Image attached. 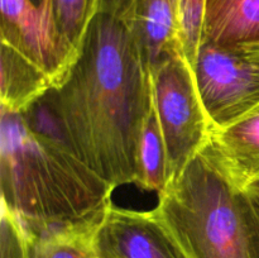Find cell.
I'll return each instance as SVG.
<instances>
[{
  "mask_svg": "<svg viewBox=\"0 0 259 258\" xmlns=\"http://www.w3.org/2000/svg\"><path fill=\"white\" fill-rule=\"evenodd\" d=\"M153 210L184 258H259L244 192L202 149L167 182Z\"/></svg>",
  "mask_w": 259,
  "mask_h": 258,
  "instance_id": "3",
  "label": "cell"
},
{
  "mask_svg": "<svg viewBox=\"0 0 259 258\" xmlns=\"http://www.w3.org/2000/svg\"><path fill=\"white\" fill-rule=\"evenodd\" d=\"M94 258H184L154 210L139 211L111 202L93 242Z\"/></svg>",
  "mask_w": 259,
  "mask_h": 258,
  "instance_id": "7",
  "label": "cell"
},
{
  "mask_svg": "<svg viewBox=\"0 0 259 258\" xmlns=\"http://www.w3.org/2000/svg\"><path fill=\"white\" fill-rule=\"evenodd\" d=\"M32 2L34 3V4L37 5V7H40V8H43V7H48L47 0H32Z\"/></svg>",
  "mask_w": 259,
  "mask_h": 258,
  "instance_id": "19",
  "label": "cell"
},
{
  "mask_svg": "<svg viewBox=\"0 0 259 258\" xmlns=\"http://www.w3.org/2000/svg\"><path fill=\"white\" fill-rule=\"evenodd\" d=\"M0 177L2 202L30 234L98 222L115 190L61 137L34 128L24 114L4 109Z\"/></svg>",
  "mask_w": 259,
  "mask_h": 258,
  "instance_id": "2",
  "label": "cell"
},
{
  "mask_svg": "<svg viewBox=\"0 0 259 258\" xmlns=\"http://www.w3.org/2000/svg\"><path fill=\"white\" fill-rule=\"evenodd\" d=\"M61 35L78 53L100 0H47Z\"/></svg>",
  "mask_w": 259,
  "mask_h": 258,
  "instance_id": "14",
  "label": "cell"
},
{
  "mask_svg": "<svg viewBox=\"0 0 259 258\" xmlns=\"http://www.w3.org/2000/svg\"><path fill=\"white\" fill-rule=\"evenodd\" d=\"M0 38L19 50L60 85L78 53L66 43L48 7L32 0H0Z\"/></svg>",
  "mask_w": 259,
  "mask_h": 258,
  "instance_id": "6",
  "label": "cell"
},
{
  "mask_svg": "<svg viewBox=\"0 0 259 258\" xmlns=\"http://www.w3.org/2000/svg\"><path fill=\"white\" fill-rule=\"evenodd\" d=\"M205 7L206 0H180V40L191 66L201 43Z\"/></svg>",
  "mask_w": 259,
  "mask_h": 258,
  "instance_id": "15",
  "label": "cell"
},
{
  "mask_svg": "<svg viewBox=\"0 0 259 258\" xmlns=\"http://www.w3.org/2000/svg\"><path fill=\"white\" fill-rule=\"evenodd\" d=\"M123 19L136 34L151 68L182 51L180 0H133Z\"/></svg>",
  "mask_w": 259,
  "mask_h": 258,
  "instance_id": "9",
  "label": "cell"
},
{
  "mask_svg": "<svg viewBox=\"0 0 259 258\" xmlns=\"http://www.w3.org/2000/svg\"><path fill=\"white\" fill-rule=\"evenodd\" d=\"M243 192L247 197L248 205H249L250 212H252L253 220H254L255 228H257L259 234V181L249 185Z\"/></svg>",
  "mask_w": 259,
  "mask_h": 258,
  "instance_id": "17",
  "label": "cell"
},
{
  "mask_svg": "<svg viewBox=\"0 0 259 258\" xmlns=\"http://www.w3.org/2000/svg\"><path fill=\"white\" fill-rule=\"evenodd\" d=\"M0 258H27V234L19 218L2 202Z\"/></svg>",
  "mask_w": 259,
  "mask_h": 258,
  "instance_id": "16",
  "label": "cell"
},
{
  "mask_svg": "<svg viewBox=\"0 0 259 258\" xmlns=\"http://www.w3.org/2000/svg\"><path fill=\"white\" fill-rule=\"evenodd\" d=\"M202 152L240 191L259 181V106L224 128L211 129Z\"/></svg>",
  "mask_w": 259,
  "mask_h": 258,
  "instance_id": "8",
  "label": "cell"
},
{
  "mask_svg": "<svg viewBox=\"0 0 259 258\" xmlns=\"http://www.w3.org/2000/svg\"><path fill=\"white\" fill-rule=\"evenodd\" d=\"M40 103L78 158L116 189L134 184L153 104L151 67L128 23L99 5L65 80Z\"/></svg>",
  "mask_w": 259,
  "mask_h": 258,
  "instance_id": "1",
  "label": "cell"
},
{
  "mask_svg": "<svg viewBox=\"0 0 259 258\" xmlns=\"http://www.w3.org/2000/svg\"><path fill=\"white\" fill-rule=\"evenodd\" d=\"M133 0H100V7L106 8L124 18L128 13Z\"/></svg>",
  "mask_w": 259,
  "mask_h": 258,
  "instance_id": "18",
  "label": "cell"
},
{
  "mask_svg": "<svg viewBox=\"0 0 259 258\" xmlns=\"http://www.w3.org/2000/svg\"><path fill=\"white\" fill-rule=\"evenodd\" d=\"M136 182L141 189L156 191L167 185V148L154 104L144 120L137 148Z\"/></svg>",
  "mask_w": 259,
  "mask_h": 258,
  "instance_id": "13",
  "label": "cell"
},
{
  "mask_svg": "<svg viewBox=\"0 0 259 258\" xmlns=\"http://www.w3.org/2000/svg\"><path fill=\"white\" fill-rule=\"evenodd\" d=\"M2 109L24 114L53 88L52 77L28 56L2 40Z\"/></svg>",
  "mask_w": 259,
  "mask_h": 258,
  "instance_id": "10",
  "label": "cell"
},
{
  "mask_svg": "<svg viewBox=\"0 0 259 258\" xmlns=\"http://www.w3.org/2000/svg\"><path fill=\"white\" fill-rule=\"evenodd\" d=\"M101 219L39 234L25 232L27 258H94L93 242Z\"/></svg>",
  "mask_w": 259,
  "mask_h": 258,
  "instance_id": "12",
  "label": "cell"
},
{
  "mask_svg": "<svg viewBox=\"0 0 259 258\" xmlns=\"http://www.w3.org/2000/svg\"><path fill=\"white\" fill-rule=\"evenodd\" d=\"M153 104L167 148V182L206 146L211 133L194 70L182 51L151 68Z\"/></svg>",
  "mask_w": 259,
  "mask_h": 258,
  "instance_id": "4",
  "label": "cell"
},
{
  "mask_svg": "<svg viewBox=\"0 0 259 258\" xmlns=\"http://www.w3.org/2000/svg\"><path fill=\"white\" fill-rule=\"evenodd\" d=\"M192 70L212 129L224 128L259 106V45L201 40Z\"/></svg>",
  "mask_w": 259,
  "mask_h": 258,
  "instance_id": "5",
  "label": "cell"
},
{
  "mask_svg": "<svg viewBox=\"0 0 259 258\" xmlns=\"http://www.w3.org/2000/svg\"><path fill=\"white\" fill-rule=\"evenodd\" d=\"M201 40L259 45V0H206Z\"/></svg>",
  "mask_w": 259,
  "mask_h": 258,
  "instance_id": "11",
  "label": "cell"
}]
</instances>
